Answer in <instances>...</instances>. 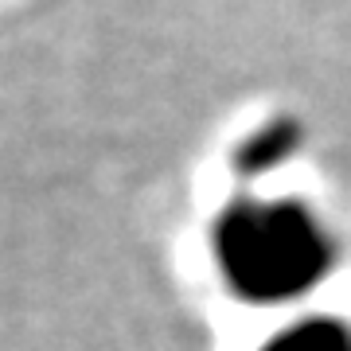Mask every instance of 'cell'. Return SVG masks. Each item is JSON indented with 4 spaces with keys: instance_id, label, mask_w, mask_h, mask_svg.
Segmentation results:
<instances>
[{
    "instance_id": "obj_1",
    "label": "cell",
    "mask_w": 351,
    "mask_h": 351,
    "mask_svg": "<svg viewBox=\"0 0 351 351\" xmlns=\"http://www.w3.org/2000/svg\"><path fill=\"white\" fill-rule=\"evenodd\" d=\"M223 274L250 301H285L316 285L332 265L324 219L297 199H246L215 230Z\"/></svg>"
},
{
    "instance_id": "obj_2",
    "label": "cell",
    "mask_w": 351,
    "mask_h": 351,
    "mask_svg": "<svg viewBox=\"0 0 351 351\" xmlns=\"http://www.w3.org/2000/svg\"><path fill=\"white\" fill-rule=\"evenodd\" d=\"M269 351H351V328L336 320L320 324H297L293 332L277 339Z\"/></svg>"
}]
</instances>
